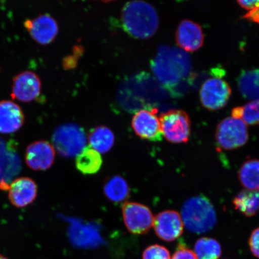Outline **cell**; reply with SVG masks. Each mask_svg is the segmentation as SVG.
I'll return each mask as SVG.
<instances>
[{"instance_id":"cell-2","label":"cell","mask_w":259,"mask_h":259,"mask_svg":"<svg viewBox=\"0 0 259 259\" xmlns=\"http://www.w3.org/2000/svg\"><path fill=\"white\" fill-rule=\"evenodd\" d=\"M121 20L128 34L142 39L153 36L159 25L156 10L144 1L127 3L122 9Z\"/></svg>"},{"instance_id":"cell-15","label":"cell","mask_w":259,"mask_h":259,"mask_svg":"<svg viewBox=\"0 0 259 259\" xmlns=\"http://www.w3.org/2000/svg\"><path fill=\"white\" fill-rule=\"evenodd\" d=\"M9 198L13 205L23 208L33 202L37 196L36 184L31 178H17L9 187Z\"/></svg>"},{"instance_id":"cell-26","label":"cell","mask_w":259,"mask_h":259,"mask_svg":"<svg viewBox=\"0 0 259 259\" xmlns=\"http://www.w3.org/2000/svg\"><path fill=\"white\" fill-rule=\"evenodd\" d=\"M171 259H197L194 251L183 244L178 246Z\"/></svg>"},{"instance_id":"cell-24","label":"cell","mask_w":259,"mask_h":259,"mask_svg":"<svg viewBox=\"0 0 259 259\" xmlns=\"http://www.w3.org/2000/svg\"><path fill=\"white\" fill-rule=\"evenodd\" d=\"M232 117L241 119L246 125H259V100L232 110Z\"/></svg>"},{"instance_id":"cell-4","label":"cell","mask_w":259,"mask_h":259,"mask_svg":"<svg viewBox=\"0 0 259 259\" xmlns=\"http://www.w3.org/2000/svg\"><path fill=\"white\" fill-rule=\"evenodd\" d=\"M55 150L66 158L77 156L87 147L85 132L79 125L68 123L59 126L53 135Z\"/></svg>"},{"instance_id":"cell-5","label":"cell","mask_w":259,"mask_h":259,"mask_svg":"<svg viewBox=\"0 0 259 259\" xmlns=\"http://www.w3.org/2000/svg\"><path fill=\"white\" fill-rule=\"evenodd\" d=\"M162 135L173 144L186 143L191 134V122L187 113L181 110H171L159 118Z\"/></svg>"},{"instance_id":"cell-25","label":"cell","mask_w":259,"mask_h":259,"mask_svg":"<svg viewBox=\"0 0 259 259\" xmlns=\"http://www.w3.org/2000/svg\"><path fill=\"white\" fill-rule=\"evenodd\" d=\"M143 259H170V255L169 250L163 246L152 245L145 249Z\"/></svg>"},{"instance_id":"cell-14","label":"cell","mask_w":259,"mask_h":259,"mask_svg":"<svg viewBox=\"0 0 259 259\" xmlns=\"http://www.w3.org/2000/svg\"><path fill=\"white\" fill-rule=\"evenodd\" d=\"M204 35L200 26L186 19L181 21L176 32L178 47L186 52L198 50L203 44Z\"/></svg>"},{"instance_id":"cell-8","label":"cell","mask_w":259,"mask_h":259,"mask_svg":"<svg viewBox=\"0 0 259 259\" xmlns=\"http://www.w3.org/2000/svg\"><path fill=\"white\" fill-rule=\"evenodd\" d=\"M122 211L126 228L133 234H146L153 226L154 218L147 206L137 202H125Z\"/></svg>"},{"instance_id":"cell-9","label":"cell","mask_w":259,"mask_h":259,"mask_svg":"<svg viewBox=\"0 0 259 259\" xmlns=\"http://www.w3.org/2000/svg\"><path fill=\"white\" fill-rule=\"evenodd\" d=\"M157 112L156 109H142L135 113L132 124L139 138L152 142L161 141L163 135Z\"/></svg>"},{"instance_id":"cell-21","label":"cell","mask_w":259,"mask_h":259,"mask_svg":"<svg viewBox=\"0 0 259 259\" xmlns=\"http://www.w3.org/2000/svg\"><path fill=\"white\" fill-rule=\"evenodd\" d=\"M238 178L245 189L259 190V160L245 161L239 169Z\"/></svg>"},{"instance_id":"cell-10","label":"cell","mask_w":259,"mask_h":259,"mask_svg":"<svg viewBox=\"0 0 259 259\" xmlns=\"http://www.w3.org/2000/svg\"><path fill=\"white\" fill-rule=\"evenodd\" d=\"M153 226L158 237L162 240L171 242L183 234L184 226L179 213L176 210H167L155 217Z\"/></svg>"},{"instance_id":"cell-27","label":"cell","mask_w":259,"mask_h":259,"mask_svg":"<svg viewBox=\"0 0 259 259\" xmlns=\"http://www.w3.org/2000/svg\"><path fill=\"white\" fill-rule=\"evenodd\" d=\"M249 246L252 254L259 258V228L255 229L251 233L249 239Z\"/></svg>"},{"instance_id":"cell-18","label":"cell","mask_w":259,"mask_h":259,"mask_svg":"<svg viewBox=\"0 0 259 259\" xmlns=\"http://www.w3.org/2000/svg\"><path fill=\"white\" fill-rule=\"evenodd\" d=\"M102 163L101 154L91 148L90 146H87L76 156L77 169L83 174H96L101 168Z\"/></svg>"},{"instance_id":"cell-29","label":"cell","mask_w":259,"mask_h":259,"mask_svg":"<svg viewBox=\"0 0 259 259\" xmlns=\"http://www.w3.org/2000/svg\"><path fill=\"white\" fill-rule=\"evenodd\" d=\"M238 4L242 8L248 10V11H251V10L254 9L255 7L259 5V1H238Z\"/></svg>"},{"instance_id":"cell-1","label":"cell","mask_w":259,"mask_h":259,"mask_svg":"<svg viewBox=\"0 0 259 259\" xmlns=\"http://www.w3.org/2000/svg\"><path fill=\"white\" fill-rule=\"evenodd\" d=\"M192 65L187 52L180 48L162 45L151 62L155 77L165 88L172 92L189 76Z\"/></svg>"},{"instance_id":"cell-11","label":"cell","mask_w":259,"mask_h":259,"mask_svg":"<svg viewBox=\"0 0 259 259\" xmlns=\"http://www.w3.org/2000/svg\"><path fill=\"white\" fill-rule=\"evenodd\" d=\"M41 82L39 77L31 71L19 73L13 80V99L24 102H31L40 95Z\"/></svg>"},{"instance_id":"cell-7","label":"cell","mask_w":259,"mask_h":259,"mask_svg":"<svg viewBox=\"0 0 259 259\" xmlns=\"http://www.w3.org/2000/svg\"><path fill=\"white\" fill-rule=\"evenodd\" d=\"M231 93L228 83L215 74L203 83L200 90V101L205 108L216 111L226 106Z\"/></svg>"},{"instance_id":"cell-16","label":"cell","mask_w":259,"mask_h":259,"mask_svg":"<svg viewBox=\"0 0 259 259\" xmlns=\"http://www.w3.org/2000/svg\"><path fill=\"white\" fill-rule=\"evenodd\" d=\"M25 116L17 103L11 100L0 101V134H11L23 125Z\"/></svg>"},{"instance_id":"cell-3","label":"cell","mask_w":259,"mask_h":259,"mask_svg":"<svg viewBox=\"0 0 259 259\" xmlns=\"http://www.w3.org/2000/svg\"><path fill=\"white\" fill-rule=\"evenodd\" d=\"M181 217L184 226L194 234H205L214 228L217 223L212 204L202 195L188 199L183 204Z\"/></svg>"},{"instance_id":"cell-30","label":"cell","mask_w":259,"mask_h":259,"mask_svg":"<svg viewBox=\"0 0 259 259\" xmlns=\"http://www.w3.org/2000/svg\"><path fill=\"white\" fill-rule=\"evenodd\" d=\"M0 259H8L7 257L4 256V255L0 254Z\"/></svg>"},{"instance_id":"cell-6","label":"cell","mask_w":259,"mask_h":259,"mask_svg":"<svg viewBox=\"0 0 259 259\" xmlns=\"http://www.w3.org/2000/svg\"><path fill=\"white\" fill-rule=\"evenodd\" d=\"M217 143L225 150H235L248 140L247 125L241 119L228 117L220 122L215 133Z\"/></svg>"},{"instance_id":"cell-13","label":"cell","mask_w":259,"mask_h":259,"mask_svg":"<svg viewBox=\"0 0 259 259\" xmlns=\"http://www.w3.org/2000/svg\"><path fill=\"white\" fill-rule=\"evenodd\" d=\"M24 26L32 38L42 45L50 44L58 32L57 22L48 14L41 15L33 19H27L24 22Z\"/></svg>"},{"instance_id":"cell-19","label":"cell","mask_w":259,"mask_h":259,"mask_svg":"<svg viewBox=\"0 0 259 259\" xmlns=\"http://www.w3.org/2000/svg\"><path fill=\"white\" fill-rule=\"evenodd\" d=\"M233 203L245 216H254L259 211V190H243L235 197Z\"/></svg>"},{"instance_id":"cell-28","label":"cell","mask_w":259,"mask_h":259,"mask_svg":"<svg viewBox=\"0 0 259 259\" xmlns=\"http://www.w3.org/2000/svg\"><path fill=\"white\" fill-rule=\"evenodd\" d=\"M242 18L259 24V5L243 16Z\"/></svg>"},{"instance_id":"cell-17","label":"cell","mask_w":259,"mask_h":259,"mask_svg":"<svg viewBox=\"0 0 259 259\" xmlns=\"http://www.w3.org/2000/svg\"><path fill=\"white\" fill-rule=\"evenodd\" d=\"M89 142L91 148L100 154H105L114 145L115 136L111 130L106 126H98L91 131Z\"/></svg>"},{"instance_id":"cell-22","label":"cell","mask_w":259,"mask_h":259,"mask_svg":"<svg viewBox=\"0 0 259 259\" xmlns=\"http://www.w3.org/2000/svg\"><path fill=\"white\" fill-rule=\"evenodd\" d=\"M104 193L107 198L111 202H124L129 196V186L124 178L120 176H114L106 183Z\"/></svg>"},{"instance_id":"cell-12","label":"cell","mask_w":259,"mask_h":259,"mask_svg":"<svg viewBox=\"0 0 259 259\" xmlns=\"http://www.w3.org/2000/svg\"><path fill=\"white\" fill-rule=\"evenodd\" d=\"M56 150L47 141H39L28 146L26 150L25 161L28 167L34 170H45L53 164Z\"/></svg>"},{"instance_id":"cell-23","label":"cell","mask_w":259,"mask_h":259,"mask_svg":"<svg viewBox=\"0 0 259 259\" xmlns=\"http://www.w3.org/2000/svg\"><path fill=\"white\" fill-rule=\"evenodd\" d=\"M194 254L197 259H219L222 255V247L214 239L201 238L194 245Z\"/></svg>"},{"instance_id":"cell-20","label":"cell","mask_w":259,"mask_h":259,"mask_svg":"<svg viewBox=\"0 0 259 259\" xmlns=\"http://www.w3.org/2000/svg\"><path fill=\"white\" fill-rule=\"evenodd\" d=\"M238 85L245 98L259 100V69L242 71L238 77Z\"/></svg>"}]
</instances>
